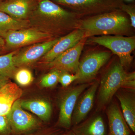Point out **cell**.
Masks as SVG:
<instances>
[{"mask_svg": "<svg viewBox=\"0 0 135 135\" xmlns=\"http://www.w3.org/2000/svg\"><path fill=\"white\" fill-rule=\"evenodd\" d=\"M129 20L120 12L114 11L98 15L86 20L81 25L85 37L95 35H120L129 29Z\"/></svg>", "mask_w": 135, "mask_h": 135, "instance_id": "6da1fadb", "label": "cell"}, {"mask_svg": "<svg viewBox=\"0 0 135 135\" xmlns=\"http://www.w3.org/2000/svg\"><path fill=\"white\" fill-rule=\"evenodd\" d=\"M72 15L50 0H42L39 2L28 20L31 27L52 36L54 26L68 19Z\"/></svg>", "mask_w": 135, "mask_h": 135, "instance_id": "7a4b0ae2", "label": "cell"}, {"mask_svg": "<svg viewBox=\"0 0 135 135\" xmlns=\"http://www.w3.org/2000/svg\"><path fill=\"white\" fill-rule=\"evenodd\" d=\"M129 75L120 63H116L109 68L101 79L98 94L99 106L111 101L118 90L123 87Z\"/></svg>", "mask_w": 135, "mask_h": 135, "instance_id": "3957f363", "label": "cell"}, {"mask_svg": "<svg viewBox=\"0 0 135 135\" xmlns=\"http://www.w3.org/2000/svg\"><path fill=\"white\" fill-rule=\"evenodd\" d=\"M90 40L109 49L117 55L119 58L120 64L123 67L128 66L132 62L133 57L131 53L135 48L134 37L105 35L93 37Z\"/></svg>", "mask_w": 135, "mask_h": 135, "instance_id": "277c9868", "label": "cell"}, {"mask_svg": "<svg viewBox=\"0 0 135 135\" xmlns=\"http://www.w3.org/2000/svg\"><path fill=\"white\" fill-rule=\"evenodd\" d=\"M12 135H25L41 128L42 123L22 108L20 99L13 104L7 115Z\"/></svg>", "mask_w": 135, "mask_h": 135, "instance_id": "5b68a950", "label": "cell"}, {"mask_svg": "<svg viewBox=\"0 0 135 135\" xmlns=\"http://www.w3.org/2000/svg\"><path fill=\"white\" fill-rule=\"evenodd\" d=\"M51 36L50 35L30 27L8 32L3 38L5 42L4 49L8 51L46 41Z\"/></svg>", "mask_w": 135, "mask_h": 135, "instance_id": "8992f818", "label": "cell"}, {"mask_svg": "<svg viewBox=\"0 0 135 135\" xmlns=\"http://www.w3.org/2000/svg\"><path fill=\"white\" fill-rule=\"evenodd\" d=\"M89 84L83 83L73 87L63 95L59 103V114L56 127L70 129L72 116L77 99Z\"/></svg>", "mask_w": 135, "mask_h": 135, "instance_id": "52a82bcc", "label": "cell"}, {"mask_svg": "<svg viewBox=\"0 0 135 135\" xmlns=\"http://www.w3.org/2000/svg\"><path fill=\"white\" fill-rule=\"evenodd\" d=\"M59 38L50 39L18 49L13 57L15 66L17 68L26 67L40 60L50 50Z\"/></svg>", "mask_w": 135, "mask_h": 135, "instance_id": "ba28073f", "label": "cell"}, {"mask_svg": "<svg viewBox=\"0 0 135 135\" xmlns=\"http://www.w3.org/2000/svg\"><path fill=\"white\" fill-rule=\"evenodd\" d=\"M111 56L110 52L101 51L86 56L80 62L79 71L77 74L79 76L77 82L84 83L92 80L109 60Z\"/></svg>", "mask_w": 135, "mask_h": 135, "instance_id": "9c48e42d", "label": "cell"}, {"mask_svg": "<svg viewBox=\"0 0 135 135\" xmlns=\"http://www.w3.org/2000/svg\"><path fill=\"white\" fill-rule=\"evenodd\" d=\"M82 40L74 47L59 56L53 61L46 64V66L52 70H57L74 74H77L79 71L80 56L84 45Z\"/></svg>", "mask_w": 135, "mask_h": 135, "instance_id": "30bf717a", "label": "cell"}, {"mask_svg": "<svg viewBox=\"0 0 135 135\" xmlns=\"http://www.w3.org/2000/svg\"><path fill=\"white\" fill-rule=\"evenodd\" d=\"M38 0H5L0 4V11L18 20H28L38 3Z\"/></svg>", "mask_w": 135, "mask_h": 135, "instance_id": "8fae6325", "label": "cell"}, {"mask_svg": "<svg viewBox=\"0 0 135 135\" xmlns=\"http://www.w3.org/2000/svg\"><path fill=\"white\" fill-rule=\"evenodd\" d=\"M84 38V31L79 29L59 38L50 50L40 59L41 62L45 64L50 62L62 53L76 46Z\"/></svg>", "mask_w": 135, "mask_h": 135, "instance_id": "7c38bea8", "label": "cell"}, {"mask_svg": "<svg viewBox=\"0 0 135 135\" xmlns=\"http://www.w3.org/2000/svg\"><path fill=\"white\" fill-rule=\"evenodd\" d=\"M98 83H94L79 97L72 116V126H74L85 120L94 105V99L98 88Z\"/></svg>", "mask_w": 135, "mask_h": 135, "instance_id": "4fadbf2b", "label": "cell"}, {"mask_svg": "<svg viewBox=\"0 0 135 135\" xmlns=\"http://www.w3.org/2000/svg\"><path fill=\"white\" fill-rule=\"evenodd\" d=\"M71 130L75 135H108V129L100 115H95L78 125L73 126Z\"/></svg>", "mask_w": 135, "mask_h": 135, "instance_id": "5bb4252c", "label": "cell"}, {"mask_svg": "<svg viewBox=\"0 0 135 135\" xmlns=\"http://www.w3.org/2000/svg\"><path fill=\"white\" fill-rule=\"evenodd\" d=\"M107 114L108 135H131L130 129L116 104H112L109 107Z\"/></svg>", "mask_w": 135, "mask_h": 135, "instance_id": "9a60e30c", "label": "cell"}, {"mask_svg": "<svg viewBox=\"0 0 135 135\" xmlns=\"http://www.w3.org/2000/svg\"><path fill=\"white\" fill-rule=\"evenodd\" d=\"M23 91L17 84L9 81L0 88V115L6 116Z\"/></svg>", "mask_w": 135, "mask_h": 135, "instance_id": "2e32d148", "label": "cell"}, {"mask_svg": "<svg viewBox=\"0 0 135 135\" xmlns=\"http://www.w3.org/2000/svg\"><path fill=\"white\" fill-rule=\"evenodd\" d=\"M20 103L23 109L36 114L44 122L50 120L52 107L48 101L41 99L20 100Z\"/></svg>", "mask_w": 135, "mask_h": 135, "instance_id": "e0dca14e", "label": "cell"}, {"mask_svg": "<svg viewBox=\"0 0 135 135\" xmlns=\"http://www.w3.org/2000/svg\"><path fill=\"white\" fill-rule=\"evenodd\" d=\"M120 103L123 116L133 133L135 132V99L133 95L128 93L116 94Z\"/></svg>", "mask_w": 135, "mask_h": 135, "instance_id": "ac0fdd59", "label": "cell"}, {"mask_svg": "<svg viewBox=\"0 0 135 135\" xmlns=\"http://www.w3.org/2000/svg\"><path fill=\"white\" fill-rule=\"evenodd\" d=\"M31 27L29 20H18L5 12L0 11V36H3L10 31L26 29Z\"/></svg>", "mask_w": 135, "mask_h": 135, "instance_id": "d6986e66", "label": "cell"}, {"mask_svg": "<svg viewBox=\"0 0 135 135\" xmlns=\"http://www.w3.org/2000/svg\"><path fill=\"white\" fill-rule=\"evenodd\" d=\"M18 50L0 55V75L9 79L14 78L18 68L14 64L13 57Z\"/></svg>", "mask_w": 135, "mask_h": 135, "instance_id": "ffe728a7", "label": "cell"}, {"mask_svg": "<svg viewBox=\"0 0 135 135\" xmlns=\"http://www.w3.org/2000/svg\"><path fill=\"white\" fill-rule=\"evenodd\" d=\"M14 78L18 84L23 86H28L32 82L33 80L31 72L26 67L18 68Z\"/></svg>", "mask_w": 135, "mask_h": 135, "instance_id": "44dd1931", "label": "cell"}, {"mask_svg": "<svg viewBox=\"0 0 135 135\" xmlns=\"http://www.w3.org/2000/svg\"><path fill=\"white\" fill-rule=\"evenodd\" d=\"M61 71L53 70L44 75L40 81V84L43 88H50L55 85L59 81Z\"/></svg>", "mask_w": 135, "mask_h": 135, "instance_id": "7402d4cb", "label": "cell"}, {"mask_svg": "<svg viewBox=\"0 0 135 135\" xmlns=\"http://www.w3.org/2000/svg\"><path fill=\"white\" fill-rule=\"evenodd\" d=\"M79 76L76 74H71L66 72L61 71L59 79V82L64 87H66L75 81H77Z\"/></svg>", "mask_w": 135, "mask_h": 135, "instance_id": "603a6c76", "label": "cell"}, {"mask_svg": "<svg viewBox=\"0 0 135 135\" xmlns=\"http://www.w3.org/2000/svg\"><path fill=\"white\" fill-rule=\"evenodd\" d=\"M0 135H12L11 128L7 116L0 115Z\"/></svg>", "mask_w": 135, "mask_h": 135, "instance_id": "cb8c5ba5", "label": "cell"}, {"mask_svg": "<svg viewBox=\"0 0 135 135\" xmlns=\"http://www.w3.org/2000/svg\"><path fill=\"white\" fill-rule=\"evenodd\" d=\"M62 132L60 129L55 128L39 129L38 130L25 135H60Z\"/></svg>", "mask_w": 135, "mask_h": 135, "instance_id": "d4e9b609", "label": "cell"}, {"mask_svg": "<svg viewBox=\"0 0 135 135\" xmlns=\"http://www.w3.org/2000/svg\"><path fill=\"white\" fill-rule=\"evenodd\" d=\"M121 9L123 11L127 13L130 17L131 26L135 27V10L133 6L123 4L122 5Z\"/></svg>", "mask_w": 135, "mask_h": 135, "instance_id": "484cf974", "label": "cell"}, {"mask_svg": "<svg viewBox=\"0 0 135 135\" xmlns=\"http://www.w3.org/2000/svg\"><path fill=\"white\" fill-rule=\"evenodd\" d=\"M9 81H10V79L0 75V88L3 86Z\"/></svg>", "mask_w": 135, "mask_h": 135, "instance_id": "4316f807", "label": "cell"}, {"mask_svg": "<svg viewBox=\"0 0 135 135\" xmlns=\"http://www.w3.org/2000/svg\"><path fill=\"white\" fill-rule=\"evenodd\" d=\"M5 46V42L4 39L0 36V49L4 48Z\"/></svg>", "mask_w": 135, "mask_h": 135, "instance_id": "83f0119b", "label": "cell"}, {"mask_svg": "<svg viewBox=\"0 0 135 135\" xmlns=\"http://www.w3.org/2000/svg\"><path fill=\"white\" fill-rule=\"evenodd\" d=\"M60 135H75L74 133H73V132L71 130H70V131H68L67 133H64V134H61Z\"/></svg>", "mask_w": 135, "mask_h": 135, "instance_id": "f1b7e54d", "label": "cell"}, {"mask_svg": "<svg viewBox=\"0 0 135 135\" xmlns=\"http://www.w3.org/2000/svg\"><path fill=\"white\" fill-rule=\"evenodd\" d=\"M7 52V51L5 50L4 48L0 49V55L5 54Z\"/></svg>", "mask_w": 135, "mask_h": 135, "instance_id": "f546056e", "label": "cell"}, {"mask_svg": "<svg viewBox=\"0 0 135 135\" xmlns=\"http://www.w3.org/2000/svg\"><path fill=\"white\" fill-rule=\"evenodd\" d=\"M3 1V0H0V4H1V3Z\"/></svg>", "mask_w": 135, "mask_h": 135, "instance_id": "4dcf8cb0", "label": "cell"}, {"mask_svg": "<svg viewBox=\"0 0 135 135\" xmlns=\"http://www.w3.org/2000/svg\"><path fill=\"white\" fill-rule=\"evenodd\" d=\"M126 1H133V0H126Z\"/></svg>", "mask_w": 135, "mask_h": 135, "instance_id": "1f68e13d", "label": "cell"}, {"mask_svg": "<svg viewBox=\"0 0 135 135\" xmlns=\"http://www.w3.org/2000/svg\"><path fill=\"white\" fill-rule=\"evenodd\" d=\"M42 1V0H38V1Z\"/></svg>", "mask_w": 135, "mask_h": 135, "instance_id": "d6a6232c", "label": "cell"}]
</instances>
